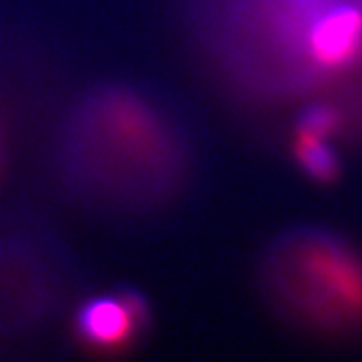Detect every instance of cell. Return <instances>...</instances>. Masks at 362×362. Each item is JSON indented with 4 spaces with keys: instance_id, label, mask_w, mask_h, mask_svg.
I'll return each instance as SVG.
<instances>
[{
    "instance_id": "cell-1",
    "label": "cell",
    "mask_w": 362,
    "mask_h": 362,
    "mask_svg": "<svg viewBox=\"0 0 362 362\" xmlns=\"http://www.w3.org/2000/svg\"><path fill=\"white\" fill-rule=\"evenodd\" d=\"M277 291L313 324L362 316V262L325 238H296L274 264Z\"/></svg>"
},
{
    "instance_id": "cell-2",
    "label": "cell",
    "mask_w": 362,
    "mask_h": 362,
    "mask_svg": "<svg viewBox=\"0 0 362 362\" xmlns=\"http://www.w3.org/2000/svg\"><path fill=\"white\" fill-rule=\"evenodd\" d=\"M298 50L322 72L349 67L362 52V10L353 4H329L309 24Z\"/></svg>"
},
{
    "instance_id": "cell-3",
    "label": "cell",
    "mask_w": 362,
    "mask_h": 362,
    "mask_svg": "<svg viewBox=\"0 0 362 362\" xmlns=\"http://www.w3.org/2000/svg\"><path fill=\"white\" fill-rule=\"evenodd\" d=\"M146 320V301L137 292L124 291L117 296L93 298L81 305L76 331L90 348L110 351L128 346Z\"/></svg>"
},
{
    "instance_id": "cell-4",
    "label": "cell",
    "mask_w": 362,
    "mask_h": 362,
    "mask_svg": "<svg viewBox=\"0 0 362 362\" xmlns=\"http://www.w3.org/2000/svg\"><path fill=\"white\" fill-rule=\"evenodd\" d=\"M327 141L329 139L313 137V135L296 132L294 156L300 167L313 180L331 181L339 172V161Z\"/></svg>"
},
{
    "instance_id": "cell-5",
    "label": "cell",
    "mask_w": 362,
    "mask_h": 362,
    "mask_svg": "<svg viewBox=\"0 0 362 362\" xmlns=\"http://www.w3.org/2000/svg\"><path fill=\"white\" fill-rule=\"evenodd\" d=\"M339 124L340 119L337 111L331 110L329 105H313L301 113L296 132L313 135V137L331 139V135L339 129Z\"/></svg>"
},
{
    "instance_id": "cell-6",
    "label": "cell",
    "mask_w": 362,
    "mask_h": 362,
    "mask_svg": "<svg viewBox=\"0 0 362 362\" xmlns=\"http://www.w3.org/2000/svg\"><path fill=\"white\" fill-rule=\"evenodd\" d=\"M0 161H2V143H0Z\"/></svg>"
}]
</instances>
